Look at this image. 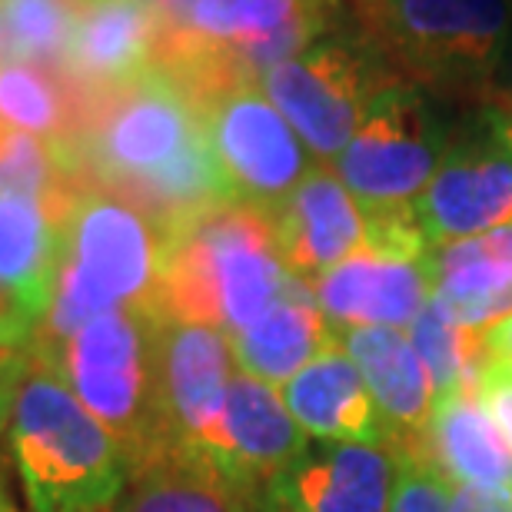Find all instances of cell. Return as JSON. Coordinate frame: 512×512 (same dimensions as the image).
<instances>
[{
	"mask_svg": "<svg viewBox=\"0 0 512 512\" xmlns=\"http://www.w3.org/2000/svg\"><path fill=\"white\" fill-rule=\"evenodd\" d=\"M67 157L84 183L133 200L167 230L233 203L200 107L163 67L114 94L84 100Z\"/></svg>",
	"mask_w": 512,
	"mask_h": 512,
	"instance_id": "1",
	"label": "cell"
},
{
	"mask_svg": "<svg viewBox=\"0 0 512 512\" xmlns=\"http://www.w3.org/2000/svg\"><path fill=\"white\" fill-rule=\"evenodd\" d=\"M163 266L167 227L120 193L80 183L64 223L54 296L30 346H54L110 310H157Z\"/></svg>",
	"mask_w": 512,
	"mask_h": 512,
	"instance_id": "2",
	"label": "cell"
},
{
	"mask_svg": "<svg viewBox=\"0 0 512 512\" xmlns=\"http://www.w3.org/2000/svg\"><path fill=\"white\" fill-rule=\"evenodd\" d=\"M290 273L276 250L270 213L223 203L167 230L157 310L167 320L247 330L280 300Z\"/></svg>",
	"mask_w": 512,
	"mask_h": 512,
	"instance_id": "3",
	"label": "cell"
},
{
	"mask_svg": "<svg viewBox=\"0 0 512 512\" xmlns=\"http://www.w3.org/2000/svg\"><path fill=\"white\" fill-rule=\"evenodd\" d=\"M7 436L30 512H114L127 456L54 370L30 363Z\"/></svg>",
	"mask_w": 512,
	"mask_h": 512,
	"instance_id": "4",
	"label": "cell"
},
{
	"mask_svg": "<svg viewBox=\"0 0 512 512\" xmlns=\"http://www.w3.org/2000/svg\"><path fill=\"white\" fill-rule=\"evenodd\" d=\"M157 310H110L54 346H30V363L54 370L124 449L130 473L167 453L160 403Z\"/></svg>",
	"mask_w": 512,
	"mask_h": 512,
	"instance_id": "5",
	"label": "cell"
},
{
	"mask_svg": "<svg viewBox=\"0 0 512 512\" xmlns=\"http://www.w3.org/2000/svg\"><path fill=\"white\" fill-rule=\"evenodd\" d=\"M363 40L416 87L493 84L512 44V0H356Z\"/></svg>",
	"mask_w": 512,
	"mask_h": 512,
	"instance_id": "6",
	"label": "cell"
},
{
	"mask_svg": "<svg viewBox=\"0 0 512 512\" xmlns=\"http://www.w3.org/2000/svg\"><path fill=\"white\" fill-rule=\"evenodd\" d=\"M446 147L449 133L423 90L389 80L370 100L353 140L333 160V170L363 213L416 210Z\"/></svg>",
	"mask_w": 512,
	"mask_h": 512,
	"instance_id": "7",
	"label": "cell"
},
{
	"mask_svg": "<svg viewBox=\"0 0 512 512\" xmlns=\"http://www.w3.org/2000/svg\"><path fill=\"white\" fill-rule=\"evenodd\" d=\"M389 84L383 57L353 40H313L296 57L273 64L260 77L263 94L273 100L306 150L333 163L353 140L370 100Z\"/></svg>",
	"mask_w": 512,
	"mask_h": 512,
	"instance_id": "8",
	"label": "cell"
},
{
	"mask_svg": "<svg viewBox=\"0 0 512 512\" xmlns=\"http://www.w3.org/2000/svg\"><path fill=\"white\" fill-rule=\"evenodd\" d=\"M429 247L479 237L512 223V110H483L449 140L443 163L416 200Z\"/></svg>",
	"mask_w": 512,
	"mask_h": 512,
	"instance_id": "9",
	"label": "cell"
},
{
	"mask_svg": "<svg viewBox=\"0 0 512 512\" xmlns=\"http://www.w3.org/2000/svg\"><path fill=\"white\" fill-rule=\"evenodd\" d=\"M203 130L233 203L270 213L313 170L310 150L263 94L260 80H240L200 104Z\"/></svg>",
	"mask_w": 512,
	"mask_h": 512,
	"instance_id": "10",
	"label": "cell"
},
{
	"mask_svg": "<svg viewBox=\"0 0 512 512\" xmlns=\"http://www.w3.org/2000/svg\"><path fill=\"white\" fill-rule=\"evenodd\" d=\"M306 453V433L286 409L276 386L240 373L230 380L217 429L197 456L220 469V476L260 509L263 493Z\"/></svg>",
	"mask_w": 512,
	"mask_h": 512,
	"instance_id": "11",
	"label": "cell"
},
{
	"mask_svg": "<svg viewBox=\"0 0 512 512\" xmlns=\"http://www.w3.org/2000/svg\"><path fill=\"white\" fill-rule=\"evenodd\" d=\"M163 34L160 0H80L60 70L84 100L114 94L157 67Z\"/></svg>",
	"mask_w": 512,
	"mask_h": 512,
	"instance_id": "12",
	"label": "cell"
},
{
	"mask_svg": "<svg viewBox=\"0 0 512 512\" xmlns=\"http://www.w3.org/2000/svg\"><path fill=\"white\" fill-rule=\"evenodd\" d=\"M157 363L170 449L200 453L210 433L217 429L230 380L237 376L230 336L217 326L160 316Z\"/></svg>",
	"mask_w": 512,
	"mask_h": 512,
	"instance_id": "13",
	"label": "cell"
},
{
	"mask_svg": "<svg viewBox=\"0 0 512 512\" xmlns=\"http://www.w3.org/2000/svg\"><path fill=\"white\" fill-rule=\"evenodd\" d=\"M396 453L370 443H330L276 476L256 512H389Z\"/></svg>",
	"mask_w": 512,
	"mask_h": 512,
	"instance_id": "14",
	"label": "cell"
},
{
	"mask_svg": "<svg viewBox=\"0 0 512 512\" xmlns=\"http://www.w3.org/2000/svg\"><path fill=\"white\" fill-rule=\"evenodd\" d=\"M286 273L316 283L366 240V217L336 170L313 167L280 207L270 210Z\"/></svg>",
	"mask_w": 512,
	"mask_h": 512,
	"instance_id": "15",
	"label": "cell"
},
{
	"mask_svg": "<svg viewBox=\"0 0 512 512\" xmlns=\"http://www.w3.org/2000/svg\"><path fill=\"white\" fill-rule=\"evenodd\" d=\"M313 296L336 333L353 326H413L429 300L426 263L360 247L313 283Z\"/></svg>",
	"mask_w": 512,
	"mask_h": 512,
	"instance_id": "16",
	"label": "cell"
},
{
	"mask_svg": "<svg viewBox=\"0 0 512 512\" xmlns=\"http://www.w3.org/2000/svg\"><path fill=\"white\" fill-rule=\"evenodd\" d=\"M280 396L296 426L320 443L389 446L380 409L366 389L360 366L350 360L340 340L286 380Z\"/></svg>",
	"mask_w": 512,
	"mask_h": 512,
	"instance_id": "17",
	"label": "cell"
},
{
	"mask_svg": "<svg viewBox=\"0 0 512 512\" xmlns=\"http://www.w3.org/2000/svg\"><path fill=\"white\" fill-rule=\"evenodd\" d=\"M336 336L350 360L360 366L386 426L389 449L419 453V439L433 409V383L409 336L393 326H353Z\"/></svg>",
	"mask_w": 512,
	"mask_h": 512,
	"instance_id": "18",
	"label": "cell"
},
{
	"mask_svg": "<svg viewBox=\"0 0 512 512\" xmlns=\"http://www.w3.org/2000/svg\"><path fill=\"white\" fill-rule=\"evenodd\" d=\"M80 187V183H77ZM64 197H0V286L44 320L64 260Z\"/></svg>",
	"mask_w": 512,
	"mask_h": 512,
	"instance_id": "19",
	"label": "cell"
},
{
	"mask_svg": "<svg viewBox=\"0 0 512 512\" xmlns=\"http://www.w3.org/2000/svg\"><path fill=\"white\" fill-rule=\"evenodd\" d=\"M419 453L446 483L512 493V449L473 389H453L433 399Z\"/></svg>",
	"mask_w": 512,
	"mask_h": 512,
	"instance_id": "20",
	"label": "cell"
},
{
	"mask_svg": "<svg viewBox=\"0 0 512 512\" xmlns=\"http://www.w3.org/2000/svg\"><path fill=\"white\" fill-rule=\"evenodd\" d=\"M336 340L340 336L316 306L310 283L290 276L280 300L247 330L233 333L230 346L240 373L266 386H283Z\"/></svg>",
	"mask_w": 512,
	"mask_h": 512,
	"instance_id": "21",
	"label": "cell"
},
{
	"mask_svg": "<svg viewBox=\"0 0 512 512\" xmlns=\"http://www.w3.org/2000/svg\"><path fill=\"white\" fill-rule=\"evenodd\" d=\"M114 512H253V506L203 456L167 449L133 469Z\"/></svg>",
	"mask_w": 512,
	"mask_h": 512,
	"instance_id": "22",
	"label": "cell"
},
{
	"mask_svg": "<svg viewBox=\"0 0 512 512\" xmlns=\"http://www.w3.org/2000/svg\"><path fill=\"white\" fill-rule=\"evenodd\" d=\"M429 296L439 300L459 323L493 326L512 313V266L489 256L483 237L429 247Z\"/></svg>",
	"mask_w": 512,
	"mask_h": 512,
	"instance_id": "23",
	"label": "cell"
},
{
	"mask_svg": "<svg viewBox=\"0 0 512 512\" xmlns=\"http://www.w3.org/2000/svg\"><path fill=\"white\" fill-rule=\"evenodd\" d=\"M84 120V97L60 84L50 67L27 60H0V124L70 147Z\"/></svg>",
	"mask_w": 512,
	"mask_h": 512,
	"instance_id": "24",
	"label": "cell"
},
{
	"mask_svg": "<svg viewBox=\"0 0 512 512\" xmlns=\"http://www.w3.org/2000/svg\"><path fill=\"white\" fill-rule=\"evenodd\" d=\"M333 0H190L180 24L220 44H247L290 27H326Z\"/></svg>",
	"mask_w": 512,
	"mask_h": 512,
	"instance_id": "25",
	"label": "cell"
},
{
	"mask_svg": "<svg viewBox=\"0 0 512 512\" xmlns=\"http://www.w3.org/2000/svg\"><path fill=\"white\" fill-rule=\"evenodd\" d=\"M409 343L416 346L436 396L453 393V389H473L476 393V380L483 373L489 350L483 330L459 323L443 303L429 296L409 326Z\"/></svg>",
	"mask_w": 512,
	"mask_h": 512,
	"instance_id": "26",
	"label": "cell"
},
{
	"mask_svg": "<svg viewBox=\"0 0 512 512\" xmlns=\"http://www.w3.org/2000/svg\"><path fill=\"white\" fill-rule=\"evenodd\" d=\"M77 183L64 147L0 124V197H64Z\"/></svg>",
	"mask_w": 512,
	"mask_h": 512,
	"instance_id": "27",
	"label": "cell"
},
{
	"mask_svg": "<svg viewBox=\"0 0 512 512\" xmlns=\"http://www.w3.org/2000/svg\"><path fill=\"white\" fill-rule=\"evenodd\" d=\"M396 453V489L389 512H449V483L439 469L416 449Z\"/></svg>",
	"mask_w": 512,
	"mask_h": 512,
	"instance_id": "28",
	"label": "cell"
},
{
	"mask_svg": "<svg viewBox=\"0 0 512 512\" xmlns=\"http://www.w3.org/2000/svg\"><path fill=\"white\" fill-rule=\"evenodd\" d=\"M476 399L483 403L489 419L496 423L499 436L512 449V363L509 360H486L483 373L476 380Z\"/></svg>",
	"mask_w": 512,
	"mask_h": 512,
	"instance_id": "29",
	"label": "cell"
},
{
	"mask_svg": "<svg viewBox=\"0 0 512 512\" xmlns=\"http://www.w3.org/2000/svg\"><path fill=\"white\" fill-rule=\"evenodd\" d=\"M30 370L27 346H0V433L10 426V413H14L20 383Z\"/></svg>",
	"mask_w": 512,
	"mask_h": 512,
	"instance_id": "30",
	"label": "cell"
},
{
	"mask_svg": "<svg viewBox=\"0 0 512 512\" xmlns=\"http://www.w3.org/2000/svg\"><path fill=\"white\" fill-rule=\"evenodd\" d=\"M37 326V316L0 286V346H27L34 340Z\"/></svg>",
	"mask_w": 512,
	"mask_h": 512,
	"instance_id": "31",
	"label": "cell"
},
{
	"mask_svg": "<svg viewBox=\"0 0 512 512\" xmlns=\"http://www.w3.org/2000/svg\"><path fill=\"white\" fill-rule=\"evenodd\" d=\"M449 512H512V493L483 486H456L449 496Z\"/></svg>",
	"mask_w": 512,
	"mask_h": 512,
	"instance_id": "32",
	"label": "cell"
},
{
	"mask_svg": "<svg viewBox=\"0 0 512 512\" xmlns=\"http://www.w3.org/2000/svg\"><path fill=\"white\" fill-rule=\"evenodd\" d=\"M483 104H493V107L512 110V44H509V50H506V60H503V67H499L496 80L486 87Z\"/></svg>",
	"mask_w": 512,
	"mask_h": 512,
	"instance_id": "33",
	"label": "cell"
},
{
	"mask_svg": "<svg viewBox=\"0 0 512 512\" xmlns=\"http://www.w3.org/2000/svg\"><path fill=\"white\" fill-rule=\"evenodd\" d=\"M486 346L493 350V356H499V360H509V363H512V313L503 316L499 323L489 326Z\"/></svg>",
	"mask_w": 512,
	"mask_h": 512,
	"instance_id": "34",
	"label": "cell"
},
{
	"mask_svg": "<svg viewBox=\"0 0 512 512\" xmlns=\"http://www.w3.org/2000/svg\"><path fill=\"white\" fill-rule=\"evenodd\" d=\"M0 512H17L14 499H10V493L4 489V483H0Z\"/></svg>",
	"mask_w": 512,
	"mask_h": 512,
	"instance_id": "35",
	"label": "cell"
},
{
	"mask_svg": "<svg viewBox=\"0 0 512 512\" xmlns=\"http://www.w3.org/2000/svg\"><path fill=\"white\" fill-rule=\"evenodd\" d=\"M7 57V40H4V24H0V60Z\"/></svg>",
	"mask_w": 512,
	"mask_h": 512,
	"instance_id": "36",
	"label": "cell"
}]
</instances>
